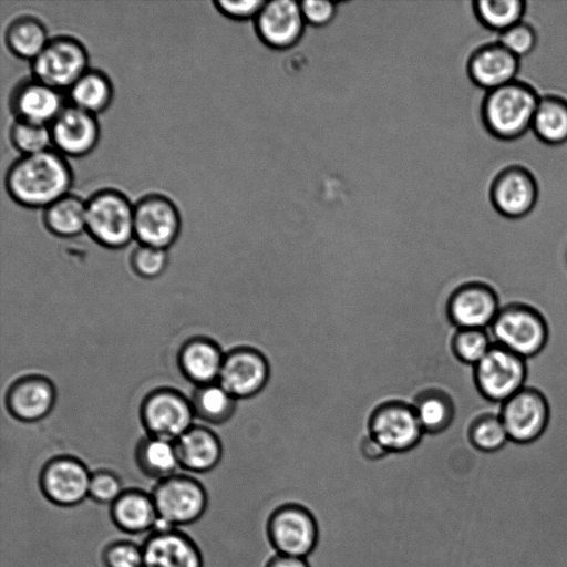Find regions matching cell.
Masks as SVG:
<instances>
[{
    "label": "cell",
    "mask_w": 567,
    "mask_h": 567,
    "mask_svg": "<svg viewBox=\"0 0 567 567\" xmlns=\"http://www.w3.org/2000/svg\"><path fill=\"white\" fill-rule=\"evenodd\" d=\"M371 437L386 452H405L419 443L423 427L415 409L402 403L380 406L370 421Z\"/></svg>",
    "instance_id": "obj_18"
},
{
    "label": "cell",
    "mask_w": 567,
    "mask_h": 567,
    "mask_svg": "<svg viewBox=\"0 0 567 567\" xmlns=\"http://www.w3.org/2000/svg\"><path fill=\"white\" fill-rule=\"evenodd\" d=\"M415 412L423 430L440 432L452 422L454 405L450 396L430 395L417 403Z\"/></svg>",
    "instance_id": "obj_36"
},
{
    "label": "cell",
    "mask_w": 567,
    "mask_h": 567,
    "mask_svg": "<svg viewBox=\"0 0 567 567\" xmlns=\"http://www.w3.org/2000/svg\"><path fill=\"white\" fill-rule=\"evenodd\" d=\"M447 316L458 329L487 330L501 305L495 291L483 282H467L456 288L446 303Z\"/></svg>",
    "instance_id": "obj_17"
},
{
    "label": "cell",
    "mask_w": 567,
    "mask_h": 567,
    "mask_svg": "<svg viewBox=\"0 0 567 567\" xmlns=\"http://www.w3.org/2000/svg\"><path fill=\"white\" fill-rule=\"evenodd\" d=\"M472 4L477 22L499 33L523 21L526 11L523 0H473Z\"/></svg>",
    "instance_id": "obj_32"
},
{
    "label": "cell",
    "mask_w": 567,
    "mask_h": 567,
    "mask_svg": "<svg viewBox=\"0 0 567 567\" xmlns=\"http://www.w3.org/2000/svg\"><path fill=\"white\" fill-rule=\"evenodd\" d=\"M174 444L179 466L190 472H209L223 456L218 436L206 426H190Z\"/></svg>",
    "instance_id": "obj_24"
},
{
    "label": "cell",
    "mask_w": 567,
    "mask_h": 567,
    "mask_svg": "<svg viewBox=\"0 0 567 567\" xmlns=\"http://www.w3.org/2000/svg\"><path fill=\"white\" fill-rule=\"evenodd\" d=\"M134 458L145 476L157 481L174 475L179 466L174 442L151 435L138 441Z\"/></svg>",
    "instance_id": "obj_28"
},
{
    "label": "cell",
    "mask_w": 567,
    "mask_h": 567,
    "mask_svg": "<svg viewBox=\"0 0 567 567\" xmlns=\"http://www.w3.org/2000/svg\"><path fill=\"white\" fill-rule=\"evenodd\" d=\"M9 137L21 155L37 154L51 148L52 145L49 126L18 120L11 125Z\"/></svg>",
    "instance_id": "obj_34"
},
{
    "label": "cell",
    "mask_w": 567,
    "mask_h": 567,
    "mask_svg": "<svg viewBox=\"0 0 567 567\" xmlns=\"http://www.w3.org/2000/svg\"><path fill=\"white\" fill-rule=\"evenodd\" d=\"M50 39L43 22L32 16L16 18L4 33L10 52L31 62L43 51Z\"/></svg>",
    "instance_id": "obj_30"
},
{
    "label": "cell",
    "mask_w": 567,
    "mask_h": 567,
    "mask_svg": "<svg viewBox=\"0 0 567 567\" xmlns=\"http://www.w3.org/2000/svg\"><path fill=\"white\" fill-rule=\"evenodd\" d=\"M225 354L218 343L198 336L181 346L177 364L182 374L198 386L218 382Z\"/></svg>",
    "instance_id": "obj_23"
},
{
    "label": "cell",
    "mask_w": 567,
    "mask_h": 567,
    "mask_svg": "<svg viewBox=\"0 0 567 567\" xmlns=\"http://www.w3.org/2000/svg\"><path fill=\"white\" fill-rule=\"evenodd\" d=\"M532 130L544 143L560 145L567 142V100L548 94L539 97Z\"/></svg>",
    "instance_id": "obj_29"
},
{
    "label": "cell",
    "mask_w": 567,
    "mask_h": 567,
    "mask_svg": "<svg viewBox=\"0 0 567 567\" xmlns=\"http://www.w3.org/2000/svg\"><path fill=\"white\" fill-rule=\"evenodd\" d=\"M113 524L127 534L152 532L159 520L152 494L138 488H126L110 505Z\"/></svg>",
    "instance_id": "obj_25"
},
{
    "label": "cell",
    "mask_w": 567,
    "mask_h": 567,
    "mask_svg": "<svg viewBox=\"0 0 567 567\" xmlns=\"http://www.w3.org/2000/svg\"><path fill=\"white\" fill-rule=\"evenodd\" d=\"M167 250L138 245L131 254L133 271L145 279L159 277L167 267Z\"/></svg>",
    "instance_id": "obj_37"
},
{
    "label": "cell",
    "mask_w": 567,
    "mask_h": 567,
    "mask_svg": "<svg viewBox=\"0 0 567 567\" xmlns=\"http://www.w3.org/2000/svg\"><path fill=\"white\" fill-rule=\"evenodd\" d=\"M538 101L539 96L532 85L515 80L485 92L480 103L481 123L498 140H517L532 128Z\"/></svg>",
    "instance_id": "obj_2"
},
{
    "label": "cell",
    "mask_w": 567,
    "mask_h": 567,
    "mask_svg": "<svg viewBox=\"0 0 567 567\" xmlns=\"http://www.w3.org/2000/svg\"><path fill=\"white\" fill-rule=\"evenodd\" d=\"M85 231L99 245L121 249L134 238V204L118 189L103 188L86 200Z\"/></svg>",
    "instance_id": "obj_3"
},
{
    "label": "cell",
    "mask_w": 567,
    "mask_h": 567,
    "mask_svg": "<svg viewBox=\"0 0 567 567\" xmlns=\"http://www.w3.org/2000/svg\"><path fill=\"white\" fill-rule=\"evenodd\" d=\"M487 332L494 344L524 359L537 355L548 339L547 324L542 315L520 303L501 306Z\"/></svg>",
    "instance_id": "obj_4"
},
{
    "label": "cell",
    "mask_w": 567,
    "mask_h": 567,
    "mask_svg": "<svg viewBox=\"0 0 567 567\" xmlns=\"http://www.w3.org/2000/svg\"><path fill=\"white\" fill-rule=\"evenodd\" d=\"M266 567H310L306 558L277 555Z\"/></svg>",
    "instance_id": "obj_43"
},
{
    "label": "cell",
    "mask_w": 567,
    "mask_h": 567,
    "mask_svg": "<svg viewBox=\"0 0 567 567\" xmlns=\"http://www.w3.org/2000/svg\"><path fill=\"white\" fill-rule=\"evenodd\" d=\"M89 61L87 50L79 39L58 35L31 62L32 78L60 92L68 91L90 69Z\"/></svg>",
    "instance_id": "obj_6"
},
{
    "label": "cell",
    "mask_w": 567,
    "mask_h": 567,
    "mask_svg": "<svg viewBox=\"0 0 567 567\" xmlns=\"http://www.w3.org/2000/svg\"><path fill=\"white\" fill-rule=\"evenodd\" d=\"M302 14L307 24L324 27L336 17V0H302L300 1Z\"/></svg>",
    "instance_id": "obj_42"
},
{
    "label": "cell",
    "mask_w": 567,
    "mask_h": 567,
    "mask_svg": "<svg viewBox=\"0 0 567 567\" xmlns=\"http://www.w3.org/2000/svg\"><path fill=\"white\" fill-rule=\"evenodd\" d=\"M189 400L194 416L209 424H223L233 416L237 399L214 382L196 386Z\"/></svg>",
    "instance_id": "obj_31"
},
{
    "label": "cell",
    "mask_w": 567,
    "mask_h": 567,
    "mask_svg": "<svg viewBox=\"0 0 567 567\" xmlns=\"http://www.w3.org/2000/svg\"><path fill=\"white\" fill-rule=\"evenodd\" d=\"M114 89L110 78L97 69H89L68 90L70 104L97 115L109 109Z\"/></svg>",
    "instance_id": "obj_27"
},
{
    "label": "cell",
    "mask_w": 567,
    "mask_h": 567,
    "mask_svg": "<svg viewBox=\"0 0 567 567\" xmlns=\"http://www.w3.org/2000/svg\"><path fill=\"white\" fill-rule=\"evenodd\" d=\"M104 567H144L142 545L127 539L109 543L102 550Z\"/></svg>",
    "instance_id": "obj_38"
},
{
    "label": "cell",
    "mask_w": 567,
    "mask_h": 567,
    "mask_svg": "<svg viewBox=\"0 0 567 567\" xmlns=\"http://www.w3.org/2000/svg\"><path fill=\"white\" fill-rule=\"evenodd\" d=\"M470 437L474 446L484 452H495L509 440L503 421L497 413L478 417L471 427Z\"/></svg>",
    "instance_id": "obj_35"
},
{
    "label": "cell",
    "mask_w": 567,
    "mask_h": 567,
    "mask_svg": "<svg viewBox=\"0 0 567 567\" xmlns=\"http://www.w3.org/2000/svg\"><path fill=\"white\" fill-rule=\"evenodd\" d=\"M488 194L498 214L509 219H519L535 207L538 185L529 169L520 165H511L495 175Z\"/></svg>",
    "instance_id": "obj_12"
},
{
    "label": "cell",
    "mask_w": 567,
    "mask_h": 567,
    "mask_svg": "<svg viewBox=\"0 0 567 567\" xmlns=\"http://www.w3.org/2000/svg\"><path fill=\"white\" fill-rule=\"evenodd\" d=\"M49 127L53 148L66 158L89 155L100 141L101 128L96 115L70 103Z\"/></svg>",
    "instance_id": "obj_14"
},
{
    "label": "cell",
    "mask_w": 567,
    "mask_h": 567,
    "mask_svg": "<svg viewBox=\"0 0 567 567\" xmlns=\"http://www.w3.org/2000/svg\"><path fill=\"white\" fill-rule=\"evenodd\" d=\"M152 497L158 525L178 527L197 522L206 512L208 495L205 486L185 474H174L157 481Z\"/></svg>",
    "instance_id": "obj_5"
},
{
    "label": "cell",
    "mask_w": 567,
    "mask_h": 567,
    "mask_svg": "<svg viewBox=\"0 0 567 567\" xmlns=\"http://www.w3.org/2000/svg\"><path fill=\"white\" fill-rule=\"evenodd\" d=\"M141 422L147 435L176 441L193 426L194 412L190 400L172 388H158L143 399Z\"/></svg>",
    "instance_id": "obj_7"
},
{
    "label": "cell",
    "mask_w": 567,
    "mask_h": 567,
    "mask_svg": "<svg viewBox=\"0 0 567 567\" xmlns=\"http://www.w3.org/2000/svg\"><path fill=\"white\" fill-rule=\"evenodd\" d=\"M91 474L92 472L80 458L58 455L42 466L39 486L50 503L72 507L89 497Z\"/></svg>",
    "instance_id": "obj_10"
},
{
    "label": "cell",
    "mask_w": 567,
    "mask_h": 567,
    "mask_svg": "<svg viewBox=\"0 0 567 567\" xmlns=\"http://www.w3.org/2000/svg\"><path fill=\"white\" fill-rule=\"evenodd\" d=\"M266 0H216L214 7L216 11L231 22H249L256 19L262 9Z\"/></svg>",
    "instance_id": "obj_41"
},
{
    "label": "cell",
    "mask_w": 567,
    "mask_h": 567,
    "mask_svg": "<svg viewBox=\"0 0 567 567\" xmlns=\"http://www.w3.org/2000/svg\"><path fill=\"white\" fill-rule=\"evenodd\" d=\"M254 23L259 38L274 49L295 45L307 25L298 0H266Z\"/></svg>",
    "instance_id": "obj_19"
},
{
    "label": "cell",
    "mask_w": 567,
    "mask_h": 567,
    "mask_svg": "<svg viewBox=\"0 0 567 567\" xmlns=\"http://www.w3.org/2000/svg\"><path fill=\"white\" fill-rule=\"evenodd\" d=\"M144 567H204L196 542L176 527L157 525L142 544Z\"/></svg>",
    "instance_id": "obj_16"
},
{
    "label": "cell",
    "mask_w": 567,
    "mask_h": 567,
    "mask_svg": "<svg viewBox=\"0 0 567 567\" xmlns=\"http://www.w3.org/2000/svg\"><path fill=\"white\" fill-rule=\"evenodd\" d=\"M268 537L279 555L306 558L317 546L318 525L303 507H280L268 522Z\"/></svg>",
    "instance_id": "obj_11"
},
{
    "label": "cell",
    "mask_w": 567,
    "mask_h": 567,
    "mask_svg": "<svg viewBox=\"0 0 567 567\" xmlns=\"http://www.w3.org/2000/svg\"><path fill=\"white\" fill-rule=\"evenodd\" d=\"M466 69L472 83L488 92L516 80L519 59L501 42H487L472 51Z\"/></svg>",
    "instance_id": "obj_22"
},
{
    "label": "cell",
    "mask_w": 567,
    "mask_h": 567,
    "mask_svg": "<svg viewBox=\"0 0 567 567\" xmlns=\"http://www.w3.org/2000/svg\"><path fill=\"white\" fill-rule=\"evenodd\" d=\"M475 382L488 400L504 403L525 388L527 368L524 358L493 344L488 353L474 367Z\"/></svg>",
    "instance_id": "obj_8"
},
{
    "label": "cell",
    "mask_w": 567,
    "mask_h": 567,
    "mask_svg": "<svg viewBox=\"0 0 567 567\" xmlns=\"http://www.w3.org/2000/svg\"><path fill=\"white\" fill-rule=\"evenodd\" d=\"M66 104L62 92L32 78L12 90L9 106L16 120L50 126Z\"/></svg>",
    "instance_id": "obj_21"
},
{
    "label": "cell",
    "mask_w": 567,
    "mask_h": 567,
    "mask_svg": "<svg viewBox=\"0 0 567 567\" xmlns=\"http://www.w3.org/2000/svg\"><path fill=\"white\" fill-rule=\"evenodd\" d=\"M499 416L509 440L529 443L545 431L549 420V408L538 390L525 386L503 403Z\"/></svg>",
    "instance_id": "obj_13"
},
{
    "label": "cell",
    "mask_w": 567,
    "mask_h": 567,
    "mask_svg": "<svg viewBox=\"0 0 567 567\" xmlns=\"http://www.w3.org/2000/svg\"><path fill=\"white\" fill-rule=\"evenodd\" d=\"M72 184V167L54 148L21 155L9 166L4 177L11 199L27 208H47L68 195Z\"/></svg>",
    "instance_id": "obj_1"
},
{
    "label": "cell",
    "mask_w": 567,
    "mask_h": 567,
    "mask_svg": "<svg viewBox=\"0 0 567 567\" xmlns=\"http://www.w3.org/2000/svg\"><path fill=\"white\" fill-rule=\"evenodd\" d=\"M181 228L179 209L168 196L151 193L134 203V238L140 245L167 250Z\"/></svg>",
    "instance_id": "obj_9"
},
{
    "label": "cell",
    "mask_w": 567,
    "mask_h": 567,
    "mask_svg": "<svg viewBox=\"0 0 567 567\" xmlns=\"http://www.w3.org/2000/svg\"><path fill=\"white\" fill-rule=\"evenodd\" d=\"M56 400L53 382L44 375L28 374L17 379L6 393V406L21 422H37L50 414Z\"/></svg>",
    "instance_id": "obj_20"
},
{
    "label": "cell",
    "mask_w": 567,
    "mask_h": 567,
    "mask_svg": "<svg viewBox=\"0 0 567 567\" xmlns=\"http://www.w3.org/2000/svg\"><path fill=\"white\" fill-rule=\"evenodd\" d=\"M493 344L487 330L481 329H457L452 341L455 355L473 367L488 353Z\"/></svg>",
    "instance_id": "obj_33"
},
{
    "label": "cell",
    "mask_w": 567,
    "mask_h": 567,
    "mask_svg": "<svg viewBox=\"0 0 567 567\" xmlns=\"http://www.w3.org/2000/svg\"><path fill=\"white\" fill-rule=\"evenodd\" d=\"M269 372L262 353L239 347L225 354L218 383L235 399H248L265 388Z\"/></svg>",
    "instance_id": "obj_15"
},
{
    "label": "cell",
    "mask_w": 567,
    "mask_h": 567,
    "mask_svg": "<svg viewBox=\"0 0 567 567\" xmlns=\"http://www.w3.org/2000/svg\"><path fill=\"white\" fill-rule=\"evenodd\" d=\"M499 34L498 42L518 59L532 53L537 44L536 30L525 21L516 23Z\"/></svg>",
    "instance_id": "obj_40"
},
{
    "label": "cell",
    "mask_w": 567,
    "mask_h": 567,
    "mask_svg": "<svg viewBox=\"0 0 567 567\" xmlns=\"http://www.w3.org/2000/svg\"><path fill=\"white\" fill-rule=\"evenodd\" d=\"M43 225L52 235L73 238L86 229V203L69 193L43 209Z\"/></svg>",
    "instance_id": "obj_26"
},
{
    "label": "cell",
    "mask_w": 567,
    "mask_h": 567,
    "mask_svg": "<svg viewBox=\"0 0 567 567\" xmlns=\"http://www.w3.org/2000/svg\"><path fill=\"white\" fill-rule=\"evenodd\" d=\"M120 476L111 470H96L92 472L89 498L99 504L111 505L123 492Z\"/></svg>",
    "instance_id": "obj_39"
},
{
    "label": "cell",
    "mask_w": 567,
    "mask_h": 567,
    "mask_svg": "<svg viewBox=\"0 0 567 567\" xmlns=\"http://www.w3.org/2000/svg\"><path fill=\"white\" fill-rule=\"evenodd\" d=\"M363 453L370 458H378L388 452L374 439L370 436L363 443Z\"/></svg>",
    "instance_id": "obj_44"
}]
</instances>
